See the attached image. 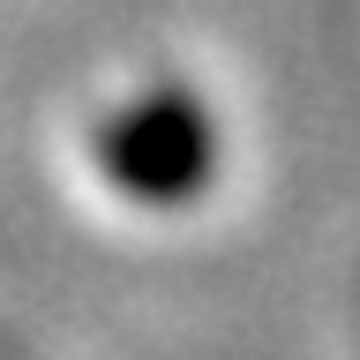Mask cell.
Returning <instances> with one entry per match:
<instances>
[{"label": "cell", "mask_w": 360, "mask_h": 360, "mask_svg": "<svg viewBox=\"0 0 360 360\" xmlns=\"http://www.w3.org/2000/svg\"><path fill=\"white\" fill-rule=\"evenodd\" d=\"M195 112L188 105H158V112H135L120 143H112V173L128 188H188L195 180Z\"/></svg>", "instance_id": "6da1fadb"}]
</instances>
